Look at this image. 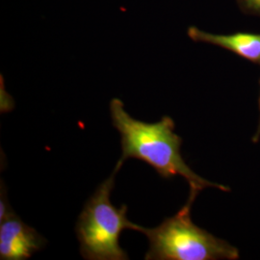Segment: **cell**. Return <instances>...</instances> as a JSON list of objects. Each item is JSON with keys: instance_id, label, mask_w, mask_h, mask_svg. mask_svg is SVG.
<instances>
[{"instance_id": "cell-5", "label": "cell", "mask_w": 260, "mask_h": 260, "mask_svg": "<svg viewBox=\"0 0 260 260\" xmlns=\"http://www.w3.org/2000/svg\"><path fill=\"white\" fill-rule=\"evenodd\" d=\"M188 35L196 42L223 47L252 63L260 64V34L233 33L212 34L197 27H190Z\"/></svg>"}, {"instance_id": "cell-7", "label": "cell", "mask_w": 260, "mask_h": 260, "mask_svg": "<svg viewBox=\"0 0 260 260\" xmlns=\"http://www.w3.org/2000/svg\"><path fill=\"white\" fill-rule=\"evenodd\" d=\"M258 107H259V120H258V125H257V129L255 131V134L254 136L252 137V142L253 143H256L258 142L260 139V95H259V102H258Z\"/></svg>"}, {"instance_id": "cell-1", "label": "cell", "mask_w": 260, "mask_h": 260, "mask_svg": "<svg viewBox=\"0 0 260 260\" xmlns=\"http://www.w3.org/2000/svg\"><path fill=\"white\" fill-rule=\"evenodd\" d=\"M113 125L121 134V156L115 170L119 171L124 161L135 158L153 168L163 178L184 177L190 190L200 193L208 187L231 191L228 186L214 183L197 175L181 155L182 139L175 132V121L165 116L154 123L133 119L124 110L122 102L114 99L110 103Z\"/></svg>"}, {"instance_id": "cell-3", "label": "cell", "mask_w": 260, "mask_h": 260, "mask_svg": "<svg viewBox=\"0 0 260 260\" xmlns=\"http://www.w3.org/2000/svg\"><path fill=\"white\" fill-rule=\"evenodd\" d=\"M113 174L98 187L79 215L75 233L80 244V253L85 259L125 260L128 255L120 246L123 230H139V224L126 218L127 206L117 208L112 205L110 195L114 188Z\"/></svg>"}, {"instance_id": "cell-2", "label": "cell", "mask_w": 260, "mask_h": 260, "mask_svg": "<svg viewBox=\"0 0 260 260\" xmlns=\"http://www.w3.org/2000/svg\"><path fill=\"white\" fill-rule=\"evenodd\" d=\"M198 192L190 190L188 201L175 216L156 228L139 226L149 241L147 260H236L237 248L199 228L191 219V207Z\"/></svg>"}, {"instance_id": "cell-6", "label": "cell", "mask_w": 260, "mask_h": 260, "mask_svg": "<svg viewBox=\"0 0 260 260\" xmlns=\"http://www.w3.org/2000/svg\"><path fill=\"white\" fill-rule=\"evenodd\" d=\"M238 2L244 11L260 16V0H238Z\"/></svg>"}, {"instance_id": "cell-4", "label": "cell", "mask_w": 260, "mask_h": 260, "mask_svg": "<svg viewBox=\"0 0 260 260\" xmlns=\"http://www.w3.org/2000/svg\"><path fill=\"white\" fill-rule=\"evenodd\" d=\"M0 222V259H28L45 246L43 236L14 212Z\"/></svg>"}]
</instances>
